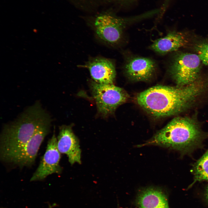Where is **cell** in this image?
I'll return each instance as SVG.
<instances>
[{
	"instance_id": "cell-1",
	"label": "cell",
	"mask_w": 208,
	"mask_h": 208,
	"mask_svg": "<svg viewBox=\"0 0 208 208\" xmlns=\"http://www.w3.org/2000/svg\"><path fill=\"white\" fill-rule=\"evenodd\" d=\"M201 94L195 83L183 86H156L139 93L138 104L151 115L160 118L176 115L198 104Z\"/></svg>"
},
{
	"instance_id": "cell-2",
	"label": "cell",
	"mask_w": 208,
	"mask_h": 208,
	"mask_svg": "<svg viewBox=\"0 0 208 208\" xmlns=\"http://www.w3.org/2000/svg\"><path fill=\"white\" fill-rule=\"evenodd\" d=\"M205 136L194 118L177 117L150 139L138 146L153 145L187 151L199 145Z\"/></svg>"
},
{
	"instance_id": "cell-3",
	"label": "cell",
	"mask_w": 208,
	"mask_h": 208,
	"mask_svg": "<svg viewBox=\"0 0 208 208\" xmlns=\"http://www.w3.org/2000/svg\"><path fill=\"white\" fill-rule=\"evenodd\" d=\"M51 120L48 114L37 103L15 122L5 126L0 138L1 159L22 147L41 126Z\"/></svg>"
},
{
	"instance_id": "cell-4",
	"label": "cell",
	"mask_w": 208,
	"mask_h": 208,
	"mask_svg": "<svg viewBox=\"0 0 208 208\" xmlns=\"http://www.w3.org/2000/svg\"><path fill=\"white\" fill-rule=\"evenodd\" d=\"M142 19L141 15L129 18H122L110 14L100 15L95 19L92 27L97 39L109 46H117L122 42L124 30L131 22Z\"/></svg>"
},
{
	"instance_id": "cell-5",
	"label": "cell",
	"mask_w": 208,
	"mask_h": 208,
	"mask_svg": "<svg viewBox=\"0 0 208 208\" xmlns=\"http://www.w3.org/2000/svg\"><path fill=\"white\" fill-rule=\"evenodd\" d=\"M201 60L196 54L176 53L169 66L170 74L178 86L189 84L199 77Z\"/></svg>"
},
{
	"instance_id": "cell-6",
	"label": "cell",
	"mask_w": 208,
	"mask_h": 208,
	"mask_svg": "<svg viewBox=\"0 0 208 208\" xmlns=\"http://www.w3.org/2000/svg\"><path fill=\"white\" fill-rule=\"evenodd\" d=\"M91 89L98 111L104 117L113 114L129 97L124 90L113 84H102L92 81Z\"/></svg>"
},
{
	"instance_id": "cell-7",
	"label": "cell",
	"mask_w": 208,
	"mask_h": 208,
	"mask_svg": "<svg viewBox=\"0 0 208 208\" xmlns=\"http://www.w3.org/2000/svg\"><path fill=\"white\" fill-rule=\"evenodd\" d=\"M50 123L49 122L43 125L24 145L2 161L21 168L32 165L41 144L49 132Z\"/></svg>"
},
{
	"instance_id": "cell-8",
	"label": "cell",
	"mask_w": 208,
	"mask_h": 208,
	"mask_svg": "<svg viewBox=\"0 0 208 208\" xmlns=\"http://www.w3.org/2000/svg\"><path fill=\"white\" fill-rule=\"evenodd\" d=\"M60 158L61 153L57 147V138L54 133L48 141L45 153L30 181L42 180L52 174H60L62 170L59 164Z\"/></svg>"
},
{
	"instance_id": "cell-9",
	"label": "cell",
	"mask_w": 208,
	"mask_h": 208,
	"mask_svg": "<svg viewBox=\"0 0 208 208\" xmlns=\"http://www.w3.org/2000/svg\"><path fill=\"white\" fill-rule=\"evenodd\" d=\"M157 67L156 62L151 58L131 55L125 58L123 69L130 79L146 81L152 77Z\"/></svg>"
},
{
	"instance_id": "cell-10",
	"label": "cell",
	"mask_w": 208,
	"mask_h": 208,
	"mask_svg": "<svg viewBox=\"0 0 208 208\" xmlns=\"http://www.w3.org/2000/svg\"><path fill=\"white\" fill-rule=\"evenodd\" d=\"M82 67L87 69L95 82L112 84L116 75L115 65L111 59L101 56L90 58Z\"/></svg>"
},
{
	"instance_id": "cell-11",
	"label": "cell",
	"mask_w": 208,
	"mask_h": 208,
	"mask_svg": "<svg viewBox=\"0 0 208 208\" xmlns=\"http://www.w3.org/2000/svg\"><path fill=\"white\" fill-rule=\"evenodd\" d=\"M57 145L60 153L67 155L71 164L76 162L81 164L79 141L73 133L71 126L63 125L60 127Z\"/></svg>"
},
{
	"instance_id": "cell-12",
	"label": "cell",
	"mask_w": 208,
	"mask_h": 208,
	"mask_svg": "<svg viewBox=\"0 0 208 208\" xmlns=\"http://www.w3.org/2000/svg\"><path fill=\"white\" fill-rule=\"evenodd\" d=\"M189 42V38L185 33L171 31L164 37L155 40L150 49L158 54L164 55L185 46Z\"/></svg>"
},
{
	"instance_id": "cell-13",
	"label": "cell",
	"mask_w": 208,
	"mask_h": 208,
	"mask_svg": "<svg viewBox=\"0 0 208 208\" xmlns=\"http://www.w3.org/2000/svg\"><path fill=\"white\" fill-rule=\"evenodd\" d=\"M137 202L139 208H170L167 197L159 189L149 187L141 190Z\"/></svg>"
},
{
	"instance_id": "cell-14",
	"label": "cell",
	"mask_w": 208,
	"mask_h": 208,
	"mask_svg": "<svg viewBox=\"0 0 208 208\" xmlns=\"http://www.w3.org/2000/svg\"><path fill=\"white\" fill-rule=\"evenodd\" d=\"M193 173L194 181H208V150L194 165Z\"/></svg>"
},
{
	"instance_id": "cell-15",
	"label": "cell",
	"mask_w": 208,
	"mask_h": 208,
	"mask_svg": "<svg viewBox=\"0 0 208 208\" xmlns=\"http://www.w3.org/2000/svg\"><path fill=\"white\" fill-rule=\"evenodd\" d=\"M194 48L201 62L208 66V41H203L196 44Z\"/></svg>"
},
{
	"instance_id": "cell-16",
	"label": "cell",
	"mask_w": 208,
	"mask_h": 208,
	"mask_svg": "<svg viewBox=\"0 0 208 208\" xmlns=\"http://www.w3.org/2000/svg\"><path fill=\"white\" fill-rule=\"evenodd\" d=\"M125 3H128L134 1L135 0H119Z\"/></svg>"
},
{
	"instance_id": "cell-17",
	"label": "cell",
	"mask_w": 208,
	"mask_h": 208,
	"mask_svg": "<svg viewBox=\"0 0 208 208\" xmlns=\"http://www.w3.org/2000/svg\"><path fill=\"white\" fill-rule=\"evenodd\" d=\"M206 198L208 201V186L207 187V192H206Z\"/></svg>"
},
{
	"instance_id": "cell-18",
	"label": "cell",
	"mask_w": 208,
	"mask_h": 208,
	"mask_svg": "<svg viewBox=\"0 0 208 208\" xmlns=\"http://www.w3.org/2000/svg\"></svg>"
}]
</instances>
